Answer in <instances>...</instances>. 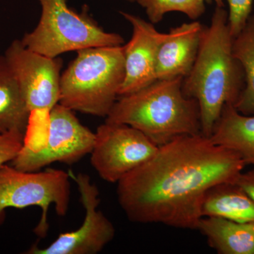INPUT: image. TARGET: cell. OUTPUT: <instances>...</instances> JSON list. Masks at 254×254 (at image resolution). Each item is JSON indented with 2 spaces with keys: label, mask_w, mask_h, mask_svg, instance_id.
Segmentation results:
<instances>
[{
  "label": "cell",
  "mask_w": 254,
  "mask_h": 254,
  "mask_svg": "<svg viewBox=\"0 0 254 254\" xmlns=\"http://www.w3.org/2000/svg\"><path fill=\"white\" fill-rule=\"evenodd\" d=\"M86 211L81 226L73 231L60 234L46 248L33 246L27 254H97L103 250L115 236L113 222L98 209L99 190L84 173L72 175Z\"/></svg>",
  "instance_id": "10"
},
{
  "label": "cell",
  "mask_w": 254,
  "mask_h": 254,
  "mask_svg": "<svg viewBox=\"0 0 254 254\" xmlns=\"http://www.w3.org/2000/svg\"><path fill=\"white\" fill-rule=\"evenodd\" d=\"M120 14L131 23L133 33L130 41L123 46L125 76L119 97L139 91L156 81L157 55L167 36L136 15L125 11Z\"/></svg>",
  "instance_id": "11"
},
{
  "label": "cell",
  "mask_w": 254,
  "mask_h": 254,
  "mask_svg": "<svg viewBox=\"0 0 254 254\" xmlns=\"http://www.w3.org/2000/svg\"><path fill=\"white\" fill-rule=\"evenodd\" d=\"M95 133L91 163L101 179L110 183H118L158 149L142 132L128 125L105 123Z\"/></svg>",
  "instance_id": "8"
},
{
  "label": "cell",
  "mask_w": 254,
  "mask_h": 254,
  "mask_svg": "<svg viewBox=\"0 0 254 254\" xmlns=\"http://www.w3.org/2000/svg\"><path fill=\"white\" fill-rule=\"evenodd\" d=\"M197 230L219 254H254V223L203 217Z\"/></svg>",
  "instance_id": "14"
},
{
  "label": "cell",
  "mask_w": 254,
  "mask_h": 254,
  "mask_svg": "<svg viewBox=\"0 0 254 254\" xmlns=\"http://www.w3.org/2000/svg\"><path fill=\"white\" fill-rule=\"evenodd\" d=\"M205 1L206 3H210V4H211L212 2H215L216 6L224 7L223 0H205Z\"/></svg>",
  "instance_id": "22"
},
{
  "label": "cell",
  "mask_w": 254,
  "mask_h": 254,
  "mask_svg": "<svg viewBox=\"0 0 254 254\" xmlns=\"http://www.w3.org/2000/svg\"><path fill=\"white\" fill-rule=\"evenodd\" d=\"M201 212L203 217L254 223V200L235 182H225L208 190Z\"/></svg>",
  "instance_id": "15"
},
{
  "label": "cell",
  "mask_w": 254,
  "mask_h": 254,
  "mask_svg": "<svg viewBox=\"0 0 254 254\" xmlns=\"http://www.w3.org/2000/svg\"><path fill=\"white\" fill-rule=\"evenodd\" d=\"M184 78L158 79L119 97L105 123L136 128L158 147L186 135L201 133L199 106L182 91Z\"/></svg>",
  "instance_id": "3"
},
{
  "label": "cell",
  "mask_w": 254,
  "mask_h": 254,
  "mask_svg": "<svg viewBox=\"0 0 254 254\" xmlns=\"http://www.w3.org/2000/svg\"><path fill=\"white\" fill-rule=\"evenodd\" d=\"M235 183L254 200V168L245 173L242 172Z\"/></svg>",
  "instance_id": "21"
},
{
  "label": "cell",
  "mask_w": 254,
  "mask_h": 254,
  "mask_svg": "<svg viewBox=\"0 0 254 254\" xmlns=\"http://www.w3.org/2000/svg\"><path fill=\"white\" fill-rule=\"evenodd\" d=\"M42 12L33 31L25 33L23 46L50 58L71 51L95 48L123 46L120 34L105 31L86 11L76 12L67 0H38Z\"/></svg>",
  "instance_id": "5"
},
{
  "label": "cell",
  "mask_w": 254,
  "mask_h": 254,
  "mask_svg": "<svg viewBox=\"0 0 254 254\" xmlns=\"http://www.w3.org/2000/svg\"><path fill=\"white\" fill-rule=\"evenodd\" d=\"M229 6L228 23L235 38L242 31L251 16L253 0H226Z\"/></svg>",
  "instance_id": "19"
},
{
  "label": "cell",
  "mask_w": 254,
  "mask_h": 254,
  "mask_svg": "<svg viewBox=\"0 0 254 254\" xmlns=\"http://www.w3.org/2000/svg\"><path fill=\"white\" fill-rule=\"evenodd\" d=\"M233 53L245 76V88L233 106L242 115H254V15H251L245 27L234 38Z\"/></svg>",
  "instance_id": "17"
},
{
  "label": "cell",
  "mask_w": 254,
  "mask_h": 254,
  "mask_svg": "<svg viewBox=\"0 0 254 254\" xmlns=\"http://www.w3.org/2000/svg\"><path fill=\"white\" fill-rule=\"evenodd\" d=\"M4 57L30 111L49 112L60 102L63 61L32 51L21 40L10 43Z\"/></svg>",
  "instance_id": "9"
},
{
  "label": "cell",
  "mask_w": 254,
  "mask_h": 254,
  "mask_svg": "<svg viewBox=\"0 0 254 254\" xmlns=\"http://www.w3.org/2000/svg\"><path fill=\"white\" fill-rule=\"evenodd\" d=\"M228 11L216 6L210 26L203 28L198 54L182 91L199 106L201 133L211 136L225 105H235L245 86L243 68L233 53Z\"/></svg>",
  "instance_id": "2"
},
{
  "label": "cell",
  "mask_w": 254,
  "mask_h": 254,
  "mask_svg": "<svg viewBox=\"0 0 254 254\" xmlns=\"http://www.w3.org/2000/svg\"><path fill=\"white\" fill-rule=\"evenodd\" d=\"M125 76L123 46L78 50L62 73L59 103L72 111L106 118Z\"/></svg>",
  "instance_id": "4"
},
{
  "label": "cell",
  "mask_w": 254,
  "mask_h": 254,
  "mask_svg": "<svg viewBox=\"0 0 254 254\" xmlns=\"http://www.w3.org/2000/svg\"><path fill=\"white\" fill-rule=\"evenodd\" d=\"M47 138L40 148L23 144L11 166L24 172H36L50 164L71 165L91 153L95 133L80 123L71 110L60 103L48 114Z\"/></svg>",
  "instance_id": "7"
},
{
  "label": "cell",
  "mask_w": 254,
  "mask_h": 254,
  "mask_svg": "<svg viewBox=\"0 0 254 254\" xmlns=\"http://www.w3.org/2000/svg\"><path fill=\"white\" fill-rule=\"evenodd\" d=\"M31 111L4 55H0V134L11 131L26 135Z\"/></svg>",
  "instance_id": "16"
},
{
  "label": "cell",
  "mask_w": 254,
  "mask_h": 254,
  "mask_svg": "<svg viewBox=\"0 0 254 254\" xmlns=\"http://www.w3.org/2000/svg\"><path fill=\"white\" fill-rule=\"evenodd\" d=\"M209 138L236 152L246 165H254V115H242L233 105H225Z\"/></svg>",
  "instance_id": "13"
},
{
  "label": "cell",
  "mask_w": 254,
  "mask_h": 254,
  "mask_svg": "<svg viewBox=\"0 0 254 254\" xmlns=\"http://www.w3.org/2000/svg\"><path fill=\"white\" fill-rule=\"evenodd\" d=\"M245 166L202 133L180 136L117 183L118 202L130 221L197 230L208 190L236 182Z\"/></svg>",
  "instance_id": "1"
},
{
  "label": "cell",
  "mask_w": 254,
  "mask_h": 254,
  "mask_svg": "<svg viewBox=\"0 0 254 254\" xmlns=\"http://www.w3.org/2000/svg\"><path fill=\"white\" fill-rule=\"evenodd\" d=\"M203 28L193 21L170 29L158 48L157 80L186 77L198 54Z\"/></svg>",
  "instance_id": "12"
},
{
  "label": "cell",
  "mask_w": 254,
  "mask_h": 254,
  "mask_svg": "<svg viewBox=\"0 0 254 254\" xmlns=\"http://www.w3.org/2000/svg\"><path fill=\"white\" fill-rule=\"evenodd\" d=\"M127 1H129V2H134L136 1V0H126Z\"/></svg>",
  "instance_id": "23"
},
{
  "label": "cell",
  "mask_w": 254,
  "mask_h": 254,
  "mask_svg": "<svg viewBox=\"0 0 254 254\" xmlns=\"http://www.w3.org/2000/svg\"><path fill=\"white\" fill-rule=\"evenodd\" d=\"M25 133L11 131L0 134V168L12 161L24 144Z\"/></svg>",
  "instance_id": "20"
},
{
  "label": "cell",
  "mask_w": 254,
  "mask_h": 254,
  "mask_svg": "<svg viewBox=\"0 0 254 254\" xmlns=\"http://www.w3.org/2000/svg\"><path fill=\"white\" fill-rule=\"evenodd\" d=\"M71 175L62 170L48 168L43 172H24L4 165L0 168V222L5 210L31 206L41 208V218L35 228L37 236H46L48 210L54 206L59 216L68 213L71 196Z\"/></svg>",
  "instance_id": "6"
},
{
  "label": "cell",
  "mask_w": 254,
  "mask_h": 254,
  "mask_svg": "<svg viewBox=\"0 0 254 254\" xmlns=\"http://www.w3.org/2000/svg\"><path fill=\"white\" fill-rule=\"evenodd\" d=\"M145 9L150 22L156 24L169 12L183 13L196 21L205 13V0H136Z\"/></svg>",
  "instance_id": "18"
},
{
  "label": "cell",
  "mask_w": 254,
  "mask_h": 254,
  "mask_svg": "<svg viewBox=\"0 0 254 254\" xmlns=\"http://www.w3.org/2000/svg\"><path fill=\"white\" fill-rule=\"evenodd\" d=\"M1 225V222H0V225Z\"/></svg>",
  "instance_id": "24"
}]
</instances>
